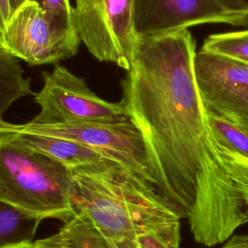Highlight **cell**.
Returning <instances> with one entry per match:
<instances>
[{"label": "cell", "instance_id": "cell-1", "mask_svg": "<svg viewBox=\"0 0 248 248\" xmlns=\"http://www.w3.org/2000/svg\"><path fill=\"white\" fill-rule=\"evenodd\" d=\"M188 29L137 39L121 80L123 104L140 131L162 198L181 218L192 209L206 134Z\"/></svg>", "mask_w": 248, "mask_h": 248}, {"label": "cell", "instance_id": "cell-2", "mask_svg": "<svg viewBox=\"0 0 248 248\" xmlns=\"http://www.w3.org/2000/svg\"><path fill=\"white\" fill-rule=\"evenodd\" d=\"M73 201L116 248H179L177 212L114 160L72 170Z\"/></svg>", "mask_w": 248, "mask_h": 248}, {"label": "cell", "instance_id": "cell-3", "mask_svg": "<svg viewBox=\"0 0 248 248\" xmlns=\"http://www.w3.org/2000/svg\"><path fill=\"white\" fill-rule=\"evenodd\" d=\"M0 202L40 223H66L77 214L72 170L0 134Z\"/></svg>", "mask_w": 248, "mask_h": 248}, {"label": "cell", "instance_id": "cell-4", "mask_svg": "<svg viewBox=\"0 0 248 248\" xmlns=\"http://www.w3.org/2000/svg\"><path fill=\"white\" fill-rule=\"evenodd\" d=\"M7 133L53 136L83 143L121 164L156 188L143 139L130 119L112 123L79 124H13L3 120L0 123V134Z\"/></svg>", "mask_w": 248, "mask_h": 248}, {"label": "cell", "instance_id": "cell-5", "mask_svg": "<svg viewBox=\"0 0 248 248\" xmlns=\"http://www.w3.org/2000/svg\"><path fill=\"white\" fill-rule=\"evenodd\" d=\"M44 84L34 94L40 112L29 122L34 124L112 123L128 120L121 102H108L97 96L82 78L62 65L44 72Z\"/></svg>", "mask_w": 248, "mask_h": 248}, {"label": "cell", "instance_id": "cell-6", "mask_svg": "<svg viewBox=\"0 0 248 248\" xmlns=\"http://www.w3.org/2000/svg\"><path fill=\"white\" fill-rule=\"evenodd\" d=\"M73 23L96 59L129 69L137 41L134 0H75Z\"/></svg>", "mask_w": 248, "mask_h": 248}, {"label": "cell", "instance_id": "cell-7", "mask_svg": "<svg viewBox=\"0 0 248 248\" xmlns=\"http://www.w3.org/2000/svg\"><path fill=\"white\" fill-rule=\"evenodd\" d=\"M80 41L73 27L35 0L16 9L8 22L3 46L29 65L54 64L77 54Z\"/></svg>", "mask_w": 248, "mask_h": 248}, {"label": "cell", "instance_id": "cell-8", "mask_svg": "<svg viewBox=\"0 0 248 248\" xmlns=\"http://www.w3.org/2000/svg\"><path fill=\"white\" fill-rule=\"evenodd\" d=\"M194 67L205 111L248 132V64L201 49Z\"/></svg>", "mask_w": 248, "mask_h": 248}, {"label": "cell", "instance_id": "cell-9", "mask_svg": "<svg viewBox=\"0 0 248 248\" xmlns=\"http://www.w3.org/2000/svg\"><path fill=\"white\" fill-rule=\"evenodd\" d=\"M204 23L248 24V16L223 10L214 0H134L137 39L158 36Z\"/></svg>", "mask_w": 248, "mask_h": 248}, {"label": "cell", "instance_id": "cell-10", "mask_svg": "<svg viewBox=\"0 0 248 248\" xmlns=\"http://www.w3.org/2000/svg\"><path fill=\"white\" fill-rule=\"evenodd\" d=\"M18 143L43 153L71 170L86 169L112 160L83 143L53 136L30 133H7Z\"/></svg>", "mask_w": 248, "mask_h": 248}, {"label": "cell", "instance_id": "cell-11", "mask_svg": "<svg viewBox=\"0 0 248 248\" xmlns=\"http://www.w3.org/2000/svg\"><path fill=\"white\" fill-rule=\"evenodd\" d=\"M34 248H116L82 212L47 237L33 241Z\"/></svg>", "mask_w": 248, "mask_h": 248}, {"label": "cell", "instance_id": "cell-12", "mask_svg": "<svg viewBox=\"0 0 248 248\" xmlns=\"http://www.w3.org/2000/svg\"><path fill=\"white\" fill-rule=\"evenodd\" d=\"M34 95L30 78L24 72L18 59L0 46V123L5 111L18 99Z\"/></svg>", "mask_w": 248, "mask_h": 248}, {"label": "cell", "instance_id": "cell-13", "mask_svg": "<svg viewBox=\"0 0 248 248\" xmlns=\"http://www.w3.org/2000/svg\"><path fill=\"white\" fill-rule=\"evenodd\" d=\"M39 225L40 222L25 217L0 202V247L34 241Z\"/></svg>", "mask_w": 248, "mask_h": 248}, {"label": "cell", "instance_id": "cell-14", "mask_svg": "<svg viewBox=\"0 0 248 248\" xmlns=\"http://www.w3.org/2000/svg\"><path fill=\"white\" fill-rule=\"evenodd\" d=\"M205 119L215 141L222 148L248 158V132L235 124L205 111Z\"/></svg>", "mask_w": 248, "mask_h": 248}, {"label": "cell", "instance_id": "cell-15", "mask_svg": "<svg viewBox=\"0 0 248 248\" xmlns=\"http://www.w3.org/2000/svg\"><path fill=\"white\" fill-rule=\"evenodd\" d=\"M202 49L227 55L248 64V30L210 35L204 41Z\"/></svg>", "mask_w": 248, "mask_h": 248}, {"label": "cell", "instance_id": "cell-16", "mask_svg": "<svg viewBox=\"0 0 248 248\" xmlns=\"http://www.w3.org/2000/svg\"><path fill=\"white\" fill-rule=\"evenodd\" d=\"M213 147L218 160L232 179V185L243 203L248 218V168L241 164L231 153L220 147L214 140Z\"/></svg>", "mask_w": 248, "mask_h": 248}, {"label": "cell", "instance_id": "cell-17", "mask_svg": "<svg viewBox=\"0 0 248 248\" xmlns=\"http://www.w3.org/2000/svg\"><path fill=\"white\" fill-rule=\"evenodd\" d=\"M46 10L55 15L58 19L66 26L74 27L73 6L70 0H35Z\"/></svg>", "mask_w": 248, "mask_h": 248}, {"label": "cell", "instance_id": "cell-18", "mask_svg": "<svg viewBox=\"0 0 248 248\" xmlns=\"http://www.w3.org/2000/svg\"><path fill=\"white\" fill-rule=\"evenodd\" d=\"M223 10L233 15L248 16V0H214Z\"/></svg>", "mask_w": 248, "mask_h": 248}, {"label": "cell", "instance_id": "cell-19", "mask_svg": "<svg viewBox=\"0 0 248 248\" xmlns=\"http://www.w3.org/2000/svg\"><path fill=\"white\" fill-rule=\"evenodd\" d=\"M11 0H0V45L3 46L6 28L13 15Z\"/></svg>", "mask_w": 248, "mask_h": 248}, {"label": "cell", "instance_id": "cell-20", "mask_svg": "<svg viewBox=\"0 0 248 248\" xmlns=\"http://www.w3.org/2000/svg\"><path fill=\"white\" fill-rule=\"evenodd\" d=\"M222 248H248V233L231 236Z\"/></svg>", "mask_w": 248, "mask_h": 248}, {"label": "cell", "instance_id": "cell-21", "mask_svg": "<svg viewBox=\"0 0 248 248\" xmlns=\"http://www.w3.org/2000/svg\"><path fill=\"white\" fill-rule=\"evenodd\" d=\"M0 248H34L33 241L32 242H19V243H14V244H8L5 246H2Z\"/></svg>", "mask_w": 248, "mask_h": 248}, {"label": "cell", "instance_id": "cell-22", "mask_svg": "<svg viewBox=\"0 0 248 248\" xmlns=\"http://www.w3.org/2000/svg\"><path fill=\"white\" fill-rule=\"evenodd\" d=\"M220 146V145H219ZM226 150V149H225ZM226 151H228V150H226ZM229 153H231L233 157H235L241 164H243L245 167H247L248 168V158H244V157H241V156H238V155H236V154H233V153H232V152H230V151H228Z\"/></svg>", "mask_w": 248, "mask_h": 248}, {"label": "cell", "instance_id": "cell-23", "mask_svg": "<svg viewBox=\"0 0 248 248\" xmlns=\"http://www.w3.org/2000/svg\"><path fill=\"white\" fill-rule=\"evenodd\" d=\"M26 0H11V3H12V8H13V11H15L16 9H17L23 2H25ZM14 13V12H13Z\"/></svg>", "mask_w": 248, "mask_h": 248}, {"label": "cell", "instance_id": "cell-24", "mask_svg": "<svg viewBox=\"0 0 248 248\" xmlns=\"http://www.w3.org/2000/svg\"><path fill=\"white\" fill-rule=\"evenodd\" d=\"M0 46H2V45H0Z\"/></svg>", "mask_w": 248, "mask_h": 248}]
</instances>
